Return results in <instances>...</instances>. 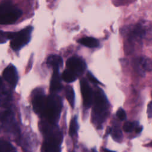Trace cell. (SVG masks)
<instances>
[{
	"label": "cell",
	"mask_w": 152,
	"mask_h": 152,
	"mask_svg": "<svg viewBox=\"0 0 152 152\" xmlns=\"http://www.w3.org/2000/svg\"><path fill=\"white\" fill-rule=\"evenodd\" d=\"M62 102L60 97L55 94H50L46 97L41 116L45 118L48 122L55 125L59 120Z\"/></svg>",
	"instance_id": "6da1fadb"
},
{
	"label": "cell",
	"mask_w": 152,
	"mask_h": 152,
	"mask_svg": "<svg viewBox=\"0 0 152 152\" xmlns=\"http://www.w3.org/2000/svg\"><path fill=\"white\" fill-rule=\"evenodd\" d=\"M96 90L94 95V107L92 111V119L93 122L97 125L100 126L104 121L107 116V110L108 108L107 99L100 88Z\"/></svg>",
	"instance_id": "7a4b0ae2"
},
{
	"label": "cell",
	"mask_w": 152,
	"mask_h": 152,
	"mask_svg": "<svg viewBox=\"0 0 152 152\" xmlns=\"http://www.w3.org/2000/svg\"><path fill=\"white\" fill-rule=\"evenodd\" d=\"M22 14L19 8L14 6L11 2L0 4V24L7 25L15 23Z\"/></svg>",
	"instance_id": "3957f363"
},
{
	"label": "cell",
	"mask_w": 152,
	"mask_h": 152,
	"mask_svg": "<svg viewBox=\"0 0 152 152\" xmlns=\"http://www.w3.org/2000/svg\"><path fill=\"white\" fill-rule=\"evenodd\" d=\"M32 31L33 27L28 26L17 32H10L11 48L14 50L18 51L27 45L30 40Z\"/></svg>",
	"instance_id": "277c9868"
},
{
	"label": "cell",
	"mask_w": 152,
	"mask_h": 152,
	"mask_svg": "<svg viewBox=\"0 0 152 152\" xmlns=\"http://www.w3.org/2000/svg\"><path fill=\"white\" fill-rule=\"evenodd\" d=\"M46 97L43 93V91L42 89L38 88L34 91L33 96L32 99V104L33 108L35 113L42 115Z\"/></svg>",
	"instance_id": "5b68a950"
},
{
	"label": "cell",
	"mask_w": 152,
	"mask_h": 152,
	"mask_svg": "<svg viewBox=\"0 0 152 152\" xmlns=\"http://www.w3.org/2000/svg\"><path fill=\"white\" fill-rule=\"evenodd\" d=\"M66 65L67 69L74 72L77 77L81 75L86 68V64L83 60L75 56L69 58L66 62Z\"/></svg>",
	"instance_id": "8992f818"
},
{
	"label": "cell",
	"mask_w": 152,
	"mask_h": 152,
	"mask_svg": "<svg viewBox=\"0 0 152 152\" xmlns=\"http://www.w3.org/2000/svg\"><path fill=\"white\" fill-rule=\"evenodd\" d=\"M80 88L83 99V104L86 107H90L92 104L93 93L86 79L83 78L81 80Z\"/></svg>",
	"instance_id": "52a82bcc"
},
{
	"label": "cell",
	"mask_w": 152,
	"mask_h": 152,
	"mask_svg": "<svg viewBox=\"0 0 152 152\" xmlns=\"http://www.w3.org/2000/svg\"><path fill=\"white\" fill-rule=\"evenodd\" d=\"M4 78L13 87H15L18 81V74L15 67L10 64L4 70L2 74Z\"/></svg>",
	"instance_id": "ba28073f"
},
{
	"label": "cell",
	"mask_w": 152,
	"mask_h": 152,
	"mask_svg": "<svg viewBox=\"0 0 152 152\" xmlns=\"http://www.w3.org/2000/svg\"><path fill=\"white\" fill-rule=\"evenodd\" d=\"M0 122L3 126L8 130L15 128L14 115L11 111L5 110L1 112L0 113Z\"/></svg>",
	"instance_id": "9c48e42d"
},
{
	"label": "cell",
	"mask_w": 152,
	"mask_h": 152,
	"mask_svg": "<svg viewBox=\"0 0 152 152\" xmlns=\"http://www.w3.org/2000/svg\"><path fill=\"white\" fill-rule=\"evenodd\" d=\"M62 88L61 77L59 72V69H53V74L50 83V90L52 92H56Z\"/></svg>",
	"instance_id": "30bf717a"
},
{
	"label": "cell",
	"mask_w": 152,
	"mask_h": 152,
	"mask_svg": "<svg viewBox=\"0 0 152 152\" xmlns=\"http://www.w3.org/2000/svg\"><path fill=\"white\" fill-rule=\"evenodd\" d=\"M47 64L49 65L52 66L53 69H59V68L63 65V61L62 58L59 55H50L48 58Z\"/></svg>",
	"instance_id": "8fae6325"
},
{
	"label": "cell",
	"mask_w": 152,
	"mask_h": 152,
	"mask_svg": "<svg viewBox=\"0 0 152 152\" xmlns=\"http://www.w3.org/2000/svg\"><path fill=\"white\" fill-rule=\"evenodd\" d=\"M78 42L80 44L90 48H96L99 45V40L92 37H84L79 39Z\"/></svg>",
	"instance_id": "7c38bea8"
},
{
	"label": "cell",
	"mask_w": 152,
	"mask_h": 152,
	"mask_svg": "<svg viewBox=\"0 0 152 152\" xmlns=\"http://www.w3.org/2000/svg\"><path fill=\"white\" fill-rule=\"evenodd\" d=\"M66 98L72 107H74L75 104V95L73 88L71 86H67L65 88Z\"/></svg>",
	"instance_id": "4fadbf2b"
},
{
	"label": "cell",
	"mask_w": 152,
	"mask_h": 152,
	"mask_svg": "<svg viewBox=\"0 0 152 152\" xmlns=\"http://www.w3.org/2000/svg\"><path fill=\"white\" fill-rule=\"evenodd\" d=\"M62 78L65 82L72 83L77 79V76L68 69H66L62 73Z\"/></svg>",
	"instance_id": "5bb4252c"
},
{
	"label": "cell",
	"mask_w": 152,
	"mask_h": 152,
	"mask_svg": "<svg viewBox=\"0 0 152 152\" xmlns=\"http://www.w3.org/2000/svg\"><path fill=\"white\" fill-rule=\"evenodd\" d=\"M78 128V125L77 123V116H75L72 118L70 122L69 125V134L70 136L72 137L74 136L77 131V129Z\"/></svg>",
	"instance_id": "9a60e30c"
},
{
	"label": "cell",
	"mask_w": 152,
	"mask_h": 152,
	"mask_svg": "<svg viewBox=\"0 0 152 152\" xmlns=\"http://www.w3.org/2000/svg\"><path fill=\"white\" fill-rule=\"evenodd\" d=\"M13 147L10 143L4 140H0V152H12Z\"/></svg>",
	"instance_id": "2e32d148"
},
{
	"label": "cell",
	"mask_w": 152,
	"mask_h": 152,
	"mask_svg": "<svg viewBox=\"0 0 152 152\" xmlns=\"http://www.w3.org/2000/svg\"><path fill=\"white\" fill-rule=\"evenodd\" d=\"M110 132L112 133L113 138L116 141H118V140H119L121 139L122 134V131H121V129L119 128L114 127L113 128H111Z\"/></svg>",
	"instance_id": "e0dca14e"
},
{
	"label": "cell",
	"mask_w": 152,
	"mask_h": 152,
	"mask_svg": "<svg viewBox=\"0 0 152 152\" xmlns=\"http://www.w3.org/2000/svg\"><path fill=\"white\" fill-rule=\"evenodd\" d=\"M10 39V32L0 30V43H4Z\"/></svg>",
	"instance_id": "ac0fdd59"
},
{
	"label": "cell",
	"mask_w": 152,
	"mask_h": 152,
	"mask_svg": "<svg viewBox=\"0 0 152 152\" xmlns=\"http://www.w3.org/2000/svg\"><path fill=\"white\" fill-rule=\"evenodd\" d=\"M134 123L131 122H126L123 126V129L125 132H129L132 131L134 128Z\"/></svg>",
	"instance_id": "d6986e66"
},
{
	"label": "cell",
	"mask_w": 152,
	"mask_h": 152,
	"mask_svg": "<svg viewBox=\"0 0 152 152\" xmlns=\"http://www.w3.org/2000/svg\"><path fill=\"white\" fill-rule=\"evenodd\" d=\"M116 116L121 121H124L126 117V115L125 110L122 108H119L116 112Z\"/></svg>",
	"instance_id": "ffe728a7"
},
{
	"label": "cell",
	"mask_w": 152,
	"mask_h": 152,
	"mask_svg": "<svg viewBox=\"0 0 152 152\" xmlns=\"http://www.w3.org/2000/svg\"><path fill=\"white\" fill-rule=\"evenodd\" d=\"M87 75L88 77V78L91 81L93 82V83H95V84H99L100 83V82L99 81V80L97 79H96L95 78V77L90 72H88L87 74Z\"/></svg>",
	"instance_id": "44dd1931"
},
{
	"label": "cell",
	"mask_w": 152,
	"mask_h": 152,
	"mask_svg": "<svg viewBox=\"0 0 152 152\" xmlns=\"http://www.w3.org/2000/svg\"><path fill=\"white\" fill-rule=\"evenodd\" d=\"M147 115L148 118H152V100L148 104Z\"/></svg>",
	"instance_id": "7402d4cb"
},
{
	"label": "cell",
	"mask_w": 152,
	"mask_h": 152,
	"mask_svg": "<svg viewBox=\"0 0 152 152\" xmlns=\"http://www.w3.org/2000/svg\"><path fill=\"white\" fill-rule=\"evenodd\" d=\"M142 129V126H138L135 128V132L136 133H140V132H141Z\"/></svg>",
	"instance_id": "603a6c76"
},
{
	"label": "cell",
	"mask_w": 152,
	"mask_h": 152,
	"mask_svg": "<svg viewBox=\"0 0 152 152\" xmlns=\"http://www.w3.org/2000/svg\"><path fill=\"white\" fill-rule=\"evenodd\" d=\"M104 152H115V151H111V150H109L107 148H104Z\"/></svg>",
	"instance_id": "cb8c5ba5"
},
{
	"label": "cell",
	"mask_w": 152,
	"mask_h": 152,
	"mask_svg": "<svg viewBox=\"0 0 152 152\" xmlns=\"http://www.w3.org/2000/svg\"><path fill=\"white\" fill-rule=\"evenodd\" d=\"M2 86V79H1V78L0 77V90H1V89Z\"/></svg>",
	"instance_id": "d4e9b609"
},
{
	"label": "cell",
	"mask_w": 152,
	"mask_h": 152,
	"mask_svg": "<svg viewBox=\"0 0 152 152\" xmlns=\"http://www.w3.org/2000/svg\"><path fill=\"white\" fill-rule=\"evenodd\" d=\"M150 145H152V142L150 144Z\"/></svg>",
	"instance_id": "484cf974"
},
{
	"label": "cell",
	"mask_w": 152,
	"mask_h": 152,
	"mask_svg": "<svg viewBox=\"0 0 152 152\" xmlns=\"http://www.w3.org/2000/svg\"><path fill=\"white\" fill-rule=\"evenodd\" d=\"M12 152H17V151H12Z\"/></svg>",
	"instance_id": "4316f807"
}]
</instances>
